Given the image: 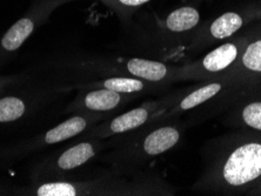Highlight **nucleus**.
Wrapping results in <instances>:
<instances>
[{"label": "nucleus", "mask_w": 261, "mask_h": 196, "mask_svg": "<svg viewBox=\"0 0 261 196\" xmlns=\"http://www.w3.org/2000/svg\"><path fill=\"white\" fill-rule=\"evenodd\" d=\"M73 0H34L30 9L4 33L0 39V53L11 54L24 45L34 31L45 24L51 14Z\"/></svg>", "instance_id": "f257e3e1"}, {"label": "nucleus", "mask_w": 261, "mask_h": 196, "mask_svg": "<svg viewBox=\"0 0 261 196\" xmlns=\"http://www.w3.org/2000/svg\"><path fill=\"white\" fill-rule=\"evenodd\" d=\"M261 176V144L247 142L234 148L220 167V179L227 187H243Z\"/></svg>", "instance_id": "f03ea898"}, {"label": "nucleus", "mask_w": 261, "mask_h": 196, "mask_svg": "<svg viewBox=\"0 0 261 196\" xmlns=\"http://www.w3.org/2000/svg\"><path fill=\"white\" fill-rule=\"evenodd\" d=\"M99 148L97 141H82L65 149L59 155L45 160L34 169L33 179L36 181H52L61 180L65 173L84 166L95 156Z\"/></svg>", "instance_id": "7ed1b4c3"}, {"label": "nucleus", "mask_w": 261, "mask_h": 196, "mask_svg": "<svg viewBox=\"0 0 261 196\" xmlns=\"http://www.w3.org/2000/svg\"><path fill=\"white\" fill-rule=\"evenodd\" d=\"M94 122V118L90 117L87 114H76L68 118L67 120L61 122V124L52 127L51 129L46 130L43 134L33 137L32 140L19 145L17 147V154L22 155L26 153H31L38 149H41L46 146H52L60 144V142L70 140L79 134H82L84 130H86L88 127Z\"/></svg>", "instance_id": "20e7f679"}, {"label": "nucleus", "mask_w": 261, "mask_h": 196, "mask_svg": "<svg viewBox=\"0 0 261 196\" xmlns=\"http://www.w3.org/2000/svg\"><path fill=\"white\" fill-rule=\"evenodd\" d=\"M125 94L119 93L116 91L107 90V88L99 87L97 90L87 92L82 97H79L72 103L71 110L75 112H90V113H101L110 112L118 108L124 101Z\"/></svg>", "instance_id": "39448f33"}, {"label": "nucleus", "mask_w": 261, "mask_h": 196, "mask_svg": "<svg viewBox=\"0 0 261 196\" xmlns=\"http://www.w3.org/2000/svg\"><path fill=\"white\" fill-rule=\"evenodd\" d=\"M154 109L155 107L153 105H145L130 109L129 112L119 115L113 120H111L105 127L98 130V134L100 136H107L113 135V134H122L139 128L149 120Z\"/></svg>", "instance_id": "423d86ee"}, {"label": "nucleus", "mask_w": 261, "mask_h": 196, "mask_svg": "<svg viewBox=\"0 0 261 196\" xmlns=\"http://www.w3.org/2000/svg\"><path fill=\"white\" fill-rule=\"evenodd\" d=\"M180 140V132L174 126L155 128L144 137L141 151L146 156H158L174 147Z\"/></svg>", "instance_id": "0eeeda50"}, {"label": "nucleus", "mask_w": 261, "mask_h": 196, "mask_svg": "<svg viewBox=\"0 0 261 196\" xmlns=\"http://www.w3.org/2000/svg\"><path fill=\"white\" fill-rule=\"evenodd\" d=\"M125 66L130 75L149 82L163 81L170 74L168 67L160 61L133 58L126 61Z\"/></svg>", "instance_id": "6e6552de"}, {"label": "nucleus", "mask_w": 261, "mask_h": 196, "mask_svg": "<svg viewBox=\"0 0 261 196\" xmlns=\"http://www.w3.org/2000/svg\"><path fill=\"white\" fill-rule=\"evenodd\" d=\"M199 21H200V13L195 7L181 6L167 15L164 26L172 33H184L197 27Z\"/></svg>", "instance_id": "1a4fd4ad"}, {"label": "nucleus", "mask_w": 261, "mask_h": 196, "mask_svg": "<svg viewBox=\"0 0 261 196\" xmlns=\"http://www.w3.org/2000/svg\"><path fill=\"white\" fill-rule=\"evenodd\" d=\"M239 49L234 42H226L211 51L202 60V67L207 72H220L236 61Z\"/></svg>", "instance_id": "9d476101"}, {"label": "nucleus", "mask_w": 261, "mask_h": 196, "mask_svg": "<svg viewBox=\"0 0 261 196\" xmlns=\"http://www.w3.org/2000/svg\"><path fill=\"white\" fill-rule=\"evenodd\" d=\"M30 105L24 98L18 95L0 97V124H12L19 121L29 113Z\"/></svg>", "instance_id": "9b49d317"}, {"label": "nucleus", "mask_w": 261, "mask_h": 196, "mask_svg": "<svg viewBox=\"0 0 261 196\" xmlns=\"http://www.w3.org/2000/svg\"><path fill=\"white\" fill-rule=\"evenodd\" d=\"M244 25L243 15L237 12H226L219 15L210 26V33L214 39L222 40L232 37Z\"/></svg>", "instance_id": "f8f14e48"}, {"label": "nucleus", "mask_w": 261, "mask_h": 196, "mask_svg": "<svg viewBox=\"0 0 261 196\" xmlns=\"http://www.w3.org/2000/svg\"><path fill=\"white\" fill-rule=\"evenodd\" d=\"M95 86H99L101 88H107V90L116 91L119 93L124 94H130V93H138V92L144 91L146 88L145 80L139 78H127V76H113V78H109L94 83Z\"/></svg>", "instance_id": "ddd939ff"}, {"label": "nucleus", "mask_w": 261, "mask_h": 196, "mask_svg": "<svg viewBox=\"0 0 261 196\" xmlns=\"http://www.w3.org/2000/svg\"><path fill=\"white\" fill-rule=\"evenodd\" d=\"M221 85L217 82L205 85V86L198 88L197 91L192 92V93H190L187 97H185L181 101H180L179 109L189 110L199 105H201V103L206 102L207 100L216 97L219 92L221 91Z\"/></svg>", "instance_id": "4468645a"}, {"label": "nucleus", "mask_w": 261, "mask_h": 196, "mask_svg": "<svg viewBox=\"0 0 261 196\" xmlns=\"http://www.w3.org/2000/svg\"><path fill=\"white\" fill-rule=\"evenodd\" d=\"M241 63L247 70L261 73V39L247 46L241 57Z\"/></svg>", "instance_id": "2eb2a0df"}, {"label": "nucleus", "mask_w": 261, "mask_h": 196, "mask_svg": "<svg viewBox=\"0 0 261 196\" xmlns=\"http://www.w3.org/2000/svg\"><path fill=\"white\" fill-rule=\"evenodd\" d=\"M241 118L248 127L261 130V101H254L245 106Z\"/></svg>", "instance_id": "dca6fc26"}, {"label": "nucleus", "mask_w": 261, "mask_h": 196, "mask_svg": "<svg viewBox=\"0 0 261 196\" xmlns=\"http://www.w3.org/2000/svg\"><path fill=\"white\" fill-rule=\"evenodd\" d=\"M102 2L119 12H128L145 5L151 0H102Z\"/></svg>", "instance_id": "f3484780"}, {"label": "nucleus", "mask_w": 261, "mask_h": 196, "mask_svg": "<svg viewBox=\"0 0 261 196\" xmlns=\"http://www.w3.org/2000/svg\"><path fill=\"white\" fill-rule=\"evenodd\" d=\"M13 82V78H7V76H0V94L3 93L6 87H9Z\"/></svg>", "instance_id": "a211bd4d"}]
</instances>
